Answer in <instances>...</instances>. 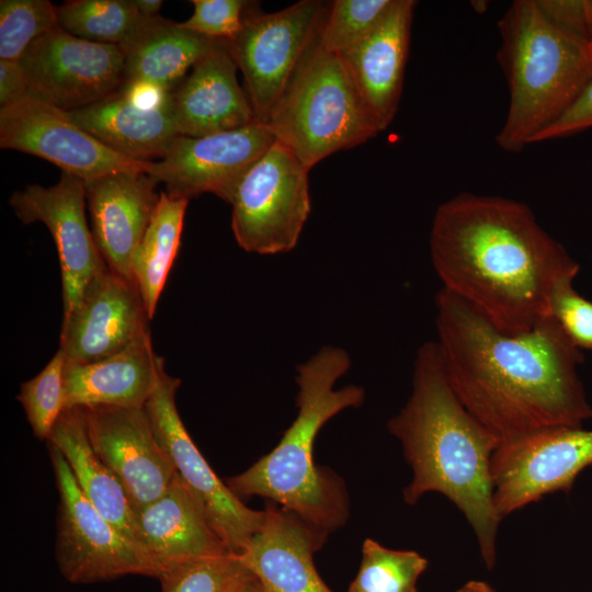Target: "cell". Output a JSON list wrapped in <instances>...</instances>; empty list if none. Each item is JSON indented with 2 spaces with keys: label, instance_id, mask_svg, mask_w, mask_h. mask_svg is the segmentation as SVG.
Here are the masks:
<instances>
[{
  "label": "cell",
  "instance_id": "cell-1",
  "mask_svg": "<svg viewBox=\"0 0 592 592\" xmlns=\"http://www.w3.org/2000/svg\"><path fill=\"white\" fill-rule=\"evenodd\" d=\"M435 326L445 377L464 408L499 444L535 432L582 426L592 408L578 375V349L551 317L508 333L441 288Z\"/></svg>",
  "mask_w": 592,
  "mask_h": 592
},
{
  "label": "cell",
  "instance_id": "cell-2",
  "mask_svg": "<svg viewBox=\"0 0 592 592\" xmlns=\"http://www.w3.org/2000/svg\"><path fill=\"white\" fill-rule=\"evenodd\" d=\"M429 248L443 288L508 333L550 316L555 286L580 266L528 205L462 192L437 206Z\"/></svg>",
  "mask_w": 592,
  "mask_h": 592
},
{
  "label": "cell",
  "instance_id": "cell-3",
  "mask_svg": "<svg viewBox=\"0 0 592 592\" xmlns=\"http://www.w3.org/2000/svg\"><path fill=\"white\" fill-rule=\"evenodd\" d=\"M413 365L411 395L387 423L412 469L403 500L412 505L429 492L445 496L466 517L483 562L492 569L501 520L493 502L491 458L499 441L453 392L435 341L419 346Z\"/></svg>",
  "mask_w": 592,
  "mask_h": 592
},
{
  "label": "cell",
  "instance_id": "cell-4",
  "mask_svg": "<svg viewBox=\"0 0 592 592\" xmlns=\"http://www.w3.org/2000/svg\"><path fill=\"white\" fill-rule=\"evenodd\" d=\"M351 364L346 350L325 345L297 365L296 418L270 453L226 479L237 497L265 498L326 535L346 523L350 500L345 483L333 470L316 465L314 446L330 419L364 403L363 387L334 388Z\"/></svg>",
  "mask_w": 592,
  "mask_h": 592
},
{
  "label": "cell",
  "instance_id": "cell-5",
  "mask_svg": "<svg viewBox=\"0 0 592 592\" xmlns=\"http://www.w3.org/2000/svg\"><path fill=\"white\" fill-rule=\"evenodd\" d=\"M497 59L509 107L497 145L519 153L576 101L592 78V44L569 32L538 0L513 1L498 21Z\"/></svg>",
  "mask_w": 592,
  "mask_h": 592
},
{
  "label": "cell",
  "instance_id": "cell-6",
  "mask_svg": "<svg viewBox=\"0 0 592 592\" xmlns=\"http://www.w3.org/2000/svg\"><path fill=\"white\" fill-rule=\"evenodd\" d=\"M265 125L308 170L380 132L341 56L322 46L319 29Z\"/></svg>",
  "mask_w": 592,
  "mask_h": 592
},
{
  "label": "cell",
  "instance_id": "cell-7",
  "mask_svg": "<svg viewBox=\"0 0 592 592\" xmlns=\"http://www.w3.org/2000/svg\"><path fill=\"white\" fill-rule=\"evenodd\" d=\"M309 171L276 140L249 169L230 202L241 249L272 255L297 246L311 210Z\"/></svg>",
  "mask_w": 592,
  "mask_h": 592
},
{
  "label": "cell",
  "instance_id": "cell-8",
  "mask_svg": "<svg viewBox=\"0 0 592 592\" xmlns=\"http://www.w3.org/2000/svg\"><path fill=\"white\" fill-rule=\"evenodd\" d=\"M47 445L59 493L55 556L62 577L71 583H92L126 574L158 578L151 560L86 498L65 457Z\"/></svg>",
  "mask_w": 592,
  "mask_h": 592
},
{
  "label": "cell",
  "instance_id": "cell-9",
  "mask_svg": "<svg viewBox=\"0 0 592 592\" xmlns=\"http://www.w3.org/2000/svg\"><path fill=\"white\" fill-rule=\"evenodd\" d=\"M327 5L300 0L275 12L249 2L238 34L228 41L257 121L270 113L314 38Z\"/></svg>",
  "mask_w": 592,
  "mask_h": 592
},
{
  "label": "cell",
  "instance_id": "cell-10",
  "mask_svg": "<svg viewBox=\"0 0 592 592\" xmlns=\"http://www.w3.org/2000/svg\"><path fill=\"white\" fill-rule=\"evenodd\" d=\"M180 385L181 380L163 367L144 410L175 474L201 504L215 532L231 553L241 554L261 528L264 510L247 506L204 458L177 409Z\"/></svg>",
  "mask_w": 592,
  "mask_h": 592
},
{
  "label": "cell",
  "instance_id": "cell-11",
  "mask_svg": "<svg viewBox=\"0 0 592 592\" xmlns=\"http://www.w3.org/2000/svg\"><path fill=\"white\" fill-rule=\"evenodd\" d=\"M592 465V430L553 428L500 443L491 458L493 502L500 520L557 492L569 491Z\"/></svg>",
  "mask_w": 592,
  "mask_h": 592
},
{
  "label": "cell",
  "instance_id": "cell-12",
  "mask_svg": "<svg viewBox=\"0 0 592 592\" xmlns=\"http://www.w3.org/2000/svg\"><path fill=\"white\" fill-rule=\"evenodd\" d=\"M20 64L29 94L65 112L100 102L125 82L119 46L72 36L59 25L36 38Z\"/></svg>",
  "mask_w": 592,
  "mask_h": 592
},
{
  "label": "cell",
  "instance_id": "cell-13",
  "mask_svg": "<svg viewBox=\"0 0 592 592\" xmlns=\"http://www.w3.org/2000/svg\"><path fill=\"white\" fill-rule=\"evenodd\" d=\"M274 143L260 122L202 137L179 135L162 159L150 162L147 174L164 184L172 198L212 193L230 204L244 174Z\"/></svg>",
  "mask_w": 592,
  "mask_h": 592
},
{
  "label": "cell",
  "instance_id": "cell-14",
  "mask_svg": "<svg viewBox=\"0 0 592 592\" xmlns=\"http://www.w3.org/2000/svg\"><path fill=\"white\" fill-rule=\"evenodd\" d=\"M0 147L45 159L84 182L117 171L147 173L150 166L116 153L67 112L30 94L0 109Z\"/></svg>",
  "mask_w": 592,
  "mask_h": 592
},
{
  "label": "cell",
  "instance_id": "cell-15",
  "mask_svg": "<svg viewBox=\"0 0 592 592\" xmlns=\"http://www.w3.org/2000/svg\"><path fill=\"white\" fill-rule=\"evenodd\" d=\"M9 203L23 224L39 221L49 230L60 264L64 315L69 312L87 284L107 267L87 220L86 182L61 172L56 184L26 185Z\"/></svg>",
  "mask_w": 592,
  "mask_h": 592
},
{
  "label": "cell",
  "instance_id": "cell-16",
  "mask_svg": "<svg viewBox=\"0 0 592 592\" xmlns=\"http://www.w3.org/2000/svg\"><path fill=\"white\" fill-rule=\"evenodd\" d=\"M150 320L136 283L106 267L64 315L59 349L66 363L98 362L149 333Z\"/></svg>",
  "mask_w": 592,
  "mask_h": 592
},
{
  "label": "cell",
  "instance_id": "cell-17",
  "mask_svg": "<svg viewBox=\"0 0 592 592\" xmlns=\"http://www.w3.org/2000/svg\"><path fill=\"white\" fill-rule=\"evenodd\" d=\"M89 443L123 486L135 511L157 500L175 469L144 408H83Z\"/></svg>",
  "mask_w": 592,
  "mask_h": 592
},
{
  "label": "cell",
  "instance_id": "cell-18",
  "mask_svg": "<svg viewBox=\"0 0 592 592\" xmlns=\"http://www.w3.org/2000/svg\"><path fill=\"white\" fill-rule=\"evenodd\" d=\"M157 185L147 173L135 171L112 172L86 182L95 244L106 266L130 281L134 254L160 200Z\"/></svg>",
  "mask_w": 592,
  "mask_h": 592
},
{
  "label": "cell",
  "instance_id": "cell-19",
  "mask_svg": "<svg viewBox=\"0 0 592 592\" xmlns=\"http://www.w3.org/2000/svg\"><path fill=\"white\" fill-rule=\"evenodd\" d=\"M228 41L215 39L171 93L178 134L202 137L238 129L257 121Z\"/></svg>",
  "mask_w": 592,
  "mask_h": 592
},
{
  "label": "cell",
  "instance_id": "cell-20",
  "mask_svg": "<svg viewBox=\"0 0 592 592\" xmlns=\"http://www.w3.org/2000/svg\"><path fill=\"white\" fill-rule=\"evenodd\" d=\"M417 1L394 0L378 25L340 55L379 130L399 107Z\"/></svg>",
  "mask_w": 592,
  "mask_h": 592
},
{
  "label": "cell",
  "instance_id": "cell-21",
  "mask_svg": "<svg viewBox=\"0 0 592 592\" xmlns=\"http://www.w3.org/2000/svg\"><path fill=\"white\" fill-rule=\"evenodd\" d=\"M327 537L269 501L261 528L239 555L265 592H333L314 563Z\"/></svg>",
  "mask_w": 592,
  "mask_h": 592
},
{
  "label": "cell",
  "instance_id": "cell-22",
  "mask_svg": "<svg viewBox=\"0 0 592 592\" xmlns=\"http://www.w3.org/2000/svg\"><path fill=\"white\" fill-rule=\"evenodd\" d=\"M136 516L144 547L159 577L175 565L231 553L177 474L167 490Z\"/></svg>",
  "mask_w": 592,
  "mask_h": 592
},
{
  "label": "cell",
  "instance_id": "cell-23",
  "mask_svg": "<svg viewBox=\"0 0 592 592\" xmlns=\"http://www.w3.org/2000/svg\"><path fill=\"white\" fill-rule=\"evenodd\" d=\"M164 360L146 333L123 351L89 364L65 363V409L113 406L144 408Z\"/></svg>",
  "mask_w": 592,
  "mask_h": 592
},
{
  "label": "cell",
  "instance_id": "cell-24",
  "mask_svg": "<svg viewBox=\"0 0 592 592\" xmlns=\"http://www.w3.org/2000/svg\"><path fill=\"white\" fill-rule=\"evenodd\" d=\"M67 113L104 146L135 161L162 159L179 136L171 96L161 106L144 107L118 90L100 102Z\"/></svg>",
  "mask_w": 592,
  "mask_h": 592
},
{
  "label": "cell",
  "instance_id": "cell-25",
  "mask_svg": "<svg viewBox=\"0 0 592 592\" xmlns=\"http://www.w3.org/2000/svg\"><path fill=\"white\" fill-rule=\"evenodd\" d=\"M47 444L53 445L65 457L86 498L126 539L149 558L136 513L123 486L89 443L83 408H66L55 423Z\"/></svg>",
  "mask_w": 592,
  "mask_h": 592
},
{
  "label": "cell",
  "instance_id": "cell-26",
  "mask_svg": "<svg viewBox=\"0 0 592 592\" xmlns=\"http://www.w3.org/2000/svg\"><path fill=\"white\" fill-rule=\"evenodd\" d=\"M214 41L180 22L150 16L121 47L125 55V82L143 81L173 89Z\"/></svg>",
  "mask_w": 592,
  "mask_h": 592
},
{
  "label": "cell",
  "instance_id": "cell-27",
  "mask_svg": "<svg viewBox=\"0 0 592 592\" xmlns=\"http://www.w3.org/2000/svg\"><path fill=\"white\" fill-rule=\"evenodd\" d=\"M187 204L186 200L160 192L158 206L133 258L134 281L150 319L180 248Z\"/></svg>",
  "mask_w": 592,
  "mask_h": 592
},
{
  "label": "cell",
  "instance_id": "cell-28",
  "mask_svg": "<svg viewBox=\"0 0 592 592\" xmlns=\"http://www.w3.org/2000/svg\"><path fill=\"white\" fill-rule=\"evenodd\" d=\"M58 25L72 36L122 47L150 16L133 0H70L56 5Z\"/></svg>",
  "mask_w": 592,
  "mask_h": 592
},
{
  "label": "cell",
  "instance_id": "cell-29",
  "mask_svg": "<svg viewBox=\"0 0 592 592\" xmlns=\"http://www.w3.org/2000/svg\"><path fill=\"white\" fill-rule=\"evenodd\" d=\"M428 559L414 550H398L366 538L358 572L348 592H417Z\"/></svg>",
  "mask_w": 592,
  "mask_h": 592
},
{
  "label": "cell",
  "instance_id": "cell-30",
  "mask_svg": "<svg viewBox=\"0 0 592 592\" xmlns=\"http://www.w3.org/2000/svg\"><path fill=\"white\" fill-rule=\"evenodd\" d=\"M254 574L239 554L191 560L164 570L162 592H238Z\"/></svg>",
  "mask_w": 592,
  "mask_h": 592
},
{
  "label": "cell",
  "instance_id": "cell-31",
  "mask_svg": "<svg viewBox=\"0 0 592 592\" xmlns=\"http://www.w3.org/2000/svg\"><path fill=\"white\" fill-rule=\"evenodd\" d=\"M394 0H334L319 27L322 46L342 55L365 38L383 20Z\"/></svg>",
  "mask_w": 592,
  "mask_h": 592
},
{
  "label": "cell",
  "instance_id": "cell-32",
  "mask_svg": "<svg viewBox=\"0 0 592 592\" xmlns=\"http://www.w3.org/2000/svg\"><path fill=\"white\" fill-rule=\"evenodd\" d=\"M58 26L49 0L0 1V60L19 61L39 36Z\"/></svg>",
  "mask_w": 592,
  "mask_h": 592
},
{
  "label": "cell",
  "instance_id": "cell-33",
  "mask_svg": "<svg viewBox=\"0 0 592 592\" xmlns=\"http://www.w3.org/2000/svg\"><path fill=\"white\" fill-rule=\"evenodd\" d=\"M65 355L60 349L32 379L20 386L16 399L22 405L34 435L47 441L55 423L65 410Z\"/></svg>",
  "mask_w": 592,
  "mask_h": 592
},
{
  "label": "cell",
  "instance_id": "cell-34",
  "mask_svg": "<svg viewBox=\"0 0 592 592\" xmlns=\"http://www.w3.org/2000/svg\"><path fill=\"white\" fill-rule=\"evenodd\" d=\"M573 278L560 281L554 288L549 311L578 349L592 350V301L572 286Z\"/></svg>",
  "mask_w": 592,
  "mask_h": 592
},
{
  "label": "cell",
  "instance_id": "cell-35",
  "mask_svg": "<svg viewBox=\"0 0 592 592\" xmlns=\"http://www.w3.org/2000/svg\"><path fill=\"white\" fill-rule=\"evenodd\" d=\"M250 1L192 0L193 13L181 25L215 39H232L239 32Z\"/></svg>",
  "mask_w": 592,
  "mask_h": 592
},
{
  "label": "cell",
  "instance_id": "cell-36",
  "mask_svg": "<svg viewBox=\"0 0 592 592\" xmlns=\"http://www.w3.org/2000/svg\"><path fill=\"white\" fill-rule=\"evenodd\" d=\"M592 128V78L571 106L551 125L542 130L533 144L563 138Z\"/></svg>",
  "mask_w": 592,
  "mask_h": 592
},
{
  "label": "cell",
  "instance_id": "cell-37",
  "mask_svg": "<svg viewBox=\"0 0 592 592\" xmlns=\"http://www.w3.org/2000/svg\"><path fill=\"white\" fill-rule=\"evenodd\" d=\"M556 23L592 44V0H538Z\"/></svg>",
  "mask_w": 592,
  "mask_h": 592
},
{
  "label": "cell",
  "instance_id": "cell-38",
  "mask_svg": "<svg viewBox=\"0 0 592 592\" xmlns=\"http://www.w3.org/2000/svg\"><path fill=\"white\" fill-rule=\"evenodd\" d=\"M29 95V83L19 61L0 60V109Z\"/></svg>",
  "mask_w": 592,
  "mask_h": 592
},
{
  "label": "cell",
  "instance_id": "cell-39",
  "mask_svg": "<svg viewBox=\"0 0 592 592\" xmlns=\"http://www.w3.org/2000/svg\"><path fill=\"white\" fill-rule=\"evenodd\" d=\"M136 9L145 16L159 15V11L163 4L161 0H133Z\"/></svg>",
  "mask_w": 592,
  "mask_h": 592
},
{
  "label": "cell",
  "instance_id": "cell-40",
  "mask_svg": "<svg viewBox=\"0 0 592 592\" xmlns=\"http://www.w3.org/2000/svg\"><path fill=\"white\" fill-rule=\"evenodd\" d=\"M456 592H496V590L485 581L470 580L462 585Z\"/></svg>",
  "mask_w": 592,
  "mask_h": 592
},
{
  "label": "cell",
  "instance_id": "cell-41",
  "mask_svg": "<svg viewBox=\"0 0 592 592\" xmlns=\"http://www.w3.org/2000/svg\"><path fill=\"white\" fill-rule=\"evenodd\" d=\"M238 592H265L259 580L253 576Z\"/></svg>",
  "mask_w": 592,
  "mask_h": 592
}]
</instances>
